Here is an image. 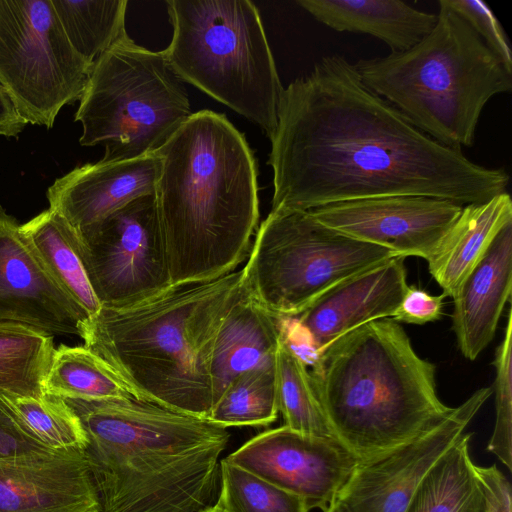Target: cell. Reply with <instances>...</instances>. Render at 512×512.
<instances>
[{
  "label": "cell",
  "instance_id": "cell-24",
  "mask_svg": "<svg viewBox=\"0 0 512 512\" xmlns=\"http://www.w3.org/2000/svg\"><path fill=\"white\" fill-rule=\"evenodd\" d=\"M464 433L425 475L405 512H486L483 488Z\"/></svg>",
  "mask_w": 512,
  "mask_h": 512
},
{
  "label": "cell",
  "instance_id": "cell-15",
  "mask_svg": "<svg viewBox=\"0 0 512 512\" xmlns=\"http://www.w3.org/2000/svg\"><path fill=\"white\" fill-rule=\"evenodd\" d=\"M89 319L49 273L21 224L0 205V321L52 336L82 337Z\"/></svg>",
  "mask_w": 512,
  "mask_h": 512
},
{
  "label": "cell",
  "instance_id": "cell-10",
  "mask_svg": "<svg viewBox=\"0 0 512 512\" xmlns=\"http://www.w3.org/2000/svg\"><path fill=\"white\" fill-rule=\"evenodd\" d=\"M91 69L51 0H0V85L27 123L51 128L63 106L80 100Z\"/></svg>",
  "mask_w": 512,
  "mask_h": 512
},
{
  "label": "cell",
  "instance_id": "cell-2",
  "mask_svg": "<svg viewBox=\"0 0 512 512\" xmlns=\"http://www.w3.org/2000/svg\"><path fill=\"white\" fill-rule=\"evenodd\" d=\"M155 153L154 194L172 287L235 271L259 226L257 167L244 135L224 114L200 110Z\"/></svg>",
  "mask_w": 512,
  "mask_h": 512
},
{
  "label": "cell",
  "instance_id": "cell-39",
  "mask_svg": "<svg viewBox=\"0 0 512 512\" xmlns=\"http://www.w3.org/2000/svg\"><path fill=\"white\" fill-rule=\"evenodd\" d=\"M202 512H226L217 502Z\"/></svg>",
  "mask_w": 512,
  "mask_h": 512
},
{
  "label": "cell",
  "instance_id": "cell-9",
  "mask_svg": "<svg viewBox=\"0 0 512 512\" xmlns=\"http://www.w3.org/2000/svg\"><path fill=\"white\" fill-rule=\"evenodd\" d=\"M395 257L334 230L308 210H271L241 269L247 292L278 317H295L340 282Z\"/></svg>",
  "mask_w": 512,
  "mask_h": 512
},
{
  "label": "cell",
  "instance_id": "cell-1",
  "mask_svg": "<svg viewBox=\"0 0 512 512\" xmlns=\"http://www.w3.org/2000/svg\"><path fill=\"white\" fill-rule=\"evenodd\" d=\"M271 210L426 196L462 205L506 192L509 175L413 126L335 54L284 88L270 138Z\"/></svg>",
  "mask_w": 512,
  "mask_h": 512
},
{
  "label": "cell",
  "instance_id": "cell-18",
  "mask_svg": "<svg viewBox=\"0 0 512 512\" xmlns=\"http://www.w3.org/2000/svg\"><path fill=\"white\" fill-rule=\"evenodd\" d=\"M159 173L155 152L126 160L102 158L56 179L47 191L49 208L80 231L129 202L153 194Z\"/></svg>",
  "mask_w": 512,
  "mask_h": 512
},
{
  "label": "cell",
  "instance_id": "cell-22",
  "mask_svg": "<svg viewBox=\"0 0 512 512\" xmlns=\"http://www.w3.org/2000/svg\"><path fill=\"white\" fill-rule=\"evenodd\" d=\"M512 221L507 192L463 209L434 252L426 259L429 272L445 296L456 290L484 255L497 233Z\"/></svg>",
  "mask_w": 512,
  "mask_h": 512
},
{
  "label": "cell",
  "instance_id": "cell-16",
  "mask_svg": "<svg viewBox=\"0 0 512 512\" xmlns=\"http://www.w3.org/2000/svg\"><path fill=\"white\" fill-rule=\"evenodd\" d=\"M0 512H101L83 449L0 460Z\"/></svg>",
  "mask_w": 512,
  "mask_h": 512
},
{
  "label": "cell",
  "instance_id": "cell-14",
  "mask_svg": "<svg viewBox=\"0 0 512 512\" xmlns=\"http://www.w3.org/2000/svg\"><path fill=\"white\" fill-rule=\"evenodd\" d=\"M462 204L426 196L337 202L308 210L318 221L394 256L427 259L459 217Z\"/></svg>",
  "mask_w": 512,
  "mask_h": 512
},
{
  "label": "cell",
  "instance_id": "cell-23",
  "mask_svg": "<svg viewBox=\"0 0 512 512\" xmlns=\"http://www.w3.org/2000/svg\"><path fill=\"white\" fill-rule=\"evenodd\" d=\"M21 227L56 282L90 318L95 316L101 304L87 277L74 228L50 208Z\"/></svg>",
  "mask_w": 512,
  "mask_h": 512
},
{
  "label": "cell",
  "instance_id": "cell-13",
  "mask_svg": "<svg viewBox=\"0 0 512 512\" xmlns=\"http://www.w3.org/2000/svg\"><path fill=\"white\" fill-rule=\"evenodd\" d=\"M226 459L301 497L309 510L322 511L359 463L338 441L304 435L284 425L254 436Z\"/></svg>",
  "mask_w": 512,
  "mask_h": 512
},
{
  "label": "cell",
  "instance_id": "cell-19",
  "mask_svg": "<svg viewBox=\"0 0 512 512\" xmlns=\"http://www.w3.org/2000/svg\"><path fill=\"white\" fill-rule=\"evenodd\" d=\"M512 289V221L495 236L453 295L452 325L465 358L473 361L493 340Z\"/></svg>",
  "mask_w": 512,
  "mask_h": 512
},
{
  "label": "cell",
  "instance_id": "cell-32",
  "mask_svg": "<svg viewBox=\"0 0 512 512\" xmlns=\"http://www.w3.org/2000/svg\"><path fill=\"white\" fill-rule=\"evenodd\" d=\"M512 314L508 313L504 338L499 345L494 365L496 377L494 429L487 450L512 470Z\"/></svg>",
  "mask_w": 512,
  "mask_h": 512
},
{
  "label": "cell",
  "instance_id": "cell-31",
  "mask_svg": "<svg viewBox=\"0 0 512 512\" xmlns=\"http://www.w3.org/2000/svg\"><path fill=\"white\" fill-rule=\"evenodd\" d=\"M226 512H309L306 502L248 470L221 459L216 501Z\"/></svg>",
  "mask_w": 512,
  "mask_h": 512
},
{
  "label": "cell",
  "instance_id": "cell-11",
  "mask_svg": "<svg viewBox=\"0 0 512 512\" xmlns=\"http://www.w3.org/2000/svg\"><path fill=\"white\" fill-rule=\"evenodd\" d=\"M76 233L101 307L132 306L173 288L154 193Z\"/></svg>",
  "mask_w": 512,
  "mask_h": 512
},
{
  "label": "cell",
  "instance_id": "cell-3",
  "mask_svg": "<svg viewBox=\"0 0 512 512\" xmlns=\"http://www.w3.org/2000/svg\"><path fill=\"white\" fill-rule=\"evenodd\" d=\"M64 400L86 434L101 512H202L216 503L227 428L135 398Z\"/></svg>",
  "mask_w": 512,
  "mask_h": 512
},
{
  "label": "cell",
  "instance_id": "cell-20",
  "mask_svg": "<svg viewBox=\"0 0 512 512\" xmlns=\"http://www.w3.org/2000/svg\"><path fill=\"white\" fill-rule=\"evenodd\" d=\"M282 339V318L250 296L244 287L223 317L212 342L209 373L213 405L244 372L275 362Z\"/></svg>",
  "mask_w": 512,
  "mask_h": 512
},
{
  "label": "cell",
  "instance_id": "cell-37",
  "mask_svg": "<svg viewBox=\"0 0 512 512\" xmlns=\"http://www.w3.org/2000/svg\"><path fill=\"white\" fill-rule=\"evenodd\" d=\"M27 124L0 85V136L15 137Z\"/></svg>",
  "mask_w": 512,
  "mask_h": 512
},
{
  "label": "cell",
  "instance_id": "cell-27",
  "mask_svg": "<svg viewBox=\"0 0 512 512\" xmlns=\"http://www.w3.org/2000/svg\"><path fill=\"white\" fill-rule=\"evenodd\" d=\"M73 49L91 66L122 36L126 0H51Z\"/></svg>",
  "mask_w": 512,
  "mask_h": 512
},
{
  "label": "cell",
  "instance_id": "cell-6",
  "mask_svg": "<svg viewBox=\"0 0 512 512\" xmlns=\"http://www.w3.org/2000/svg\"><path fill=\"white\" fill-rule=\"evenodd\" d=\"M435 26L408 50L360 59L363 83L436 142L472 147L488 101L512 90V72L458 14L438 2Z\"/></svg>",
  "mask_w": 512,
  "mask_h": 512
},
{
  "label": "cell",
  "instance_id": "cell-26",
  "mask_svg": "<svg viewBox=\"0 0 512 512\" xmlns=\"http://www.w3.org/2000/svg\"><path fill=\"white\" fill-rule=\"evenodd\" d=\"M54 350L52 335L28 325L0 321V393L43 395Z\"/></svg>",
  "mask_w": 512,
  "mask_h": 512
},
{
  "label": "cell",
  "instance_id": "cell-28",
  "mask_svg": "<svg viewBox=\"0 0 512 512\" xmlns=\"http://www.w3.org/2000/svg\"><path fill=\"white\" fill-rule=\"evenodd\" d=\"M275 373L278 410L284 426L304 435L338 441L317 397L308 367L283 339L276 353Z\"/></svg>",
  "mask_w": 512,
  "mask_h": 512
},
{
  "label": "cell",
  "instance_id": "cell-25",
  "mask_svg": "<svg viewBox=\"0 0 512 512\" xmlns=\"http://www.w3.org/2000/svg\"><path fill=\"white\" fill-rule=\"evenodd\" d=\"M44 393L86 401L135 398L115 371L85 345L55 348Z\"/></svg>",
  "mask_w": 512,
  "mask_h": 512
},
{
  "label": "cell",
  "instance_id": "cell-30",
  "mask_svg": "<svg viewBox=\"0 0 512 512\" xmlns=\"http://www.w3.org/2000/svg\"><path fill=\"white\" fill-rule=\"evenodd\" d=\"M0 394L21 428L43 446L51 450L85 448L82 424L63 398L46 393L38 397Z\"/></svg>",
  "mask_w": 512,
  "mask_h": 512
},
{
  "label": "cell",
  "instance_id": "cell-4",
  "mask_svg": "<svg viewBox=\"0 0 512 512\" xmlns=\"http://www.w3.org/2000/svg\"><path fill=\"white\" fill-rule=\"evenodd\" d=\"M244 291L242 270L173 287L124 308L101 307L82 339L134 397L207 419L213 405L209 358L215 333Z\"/></svg>",
  "mask_w": 512,
  "mask_h": 512
},
{
  "label": "cell",
  "instance_id": "cell-7",
  "mask_svg": "<svg viewBox=\"0 0 512 512\" xmlns=\"http://www.w3.org/2000/svg\"><path fill=\"white\" fill-rule=\"evenodd\" d=\"M163 50L183 82L258 125L270 139L284 90L256 6L248 0H168Z\"/></svg>",
  "mask_w": 512,
  "mask_h": 512
},
{
  "label": "cell",
  "instance_id": "cell-36",
  "mask_svg": "<svg viewBox=\"0 0 512 512\" xmlns=\"http://www.w3.org/2000/svg\"><path fill=\"white\" fill-rule=\"evenodd\" d=\"M481 482L486 512H512L511 486L506 476L495 466L475 465Z\"/></svg>",
  "mask_w": 512,
  "mask_h": 512
},
{
  "label": "cell",
  "instance_id": "cell-35",
  "mask_svg": "<svg viewBox=\"0 0 512 512\" xmlns=\"http://www.w3.org/2000/svg\"><path fill=\"white\" fill-rule=\"evenodd\" d=\"M444 294L432 296L415 286H408L404 298L393 315L397 322L422 325L442 315Z\"/></svg>",
  "mask_w": 512,
  "mask_h": 512
},
{
  "label": "cell",
  "instance_id": "cell-34",
  "mask_svg": "<svg viewBox=\"0 0 512 512\" xmlns=\"http://www.w3.org/2000/svg\"><path fill=\"white\" fill-rule=\"evenodd\" d=\"M54 451L30 437L15 420L0 394V460Z\"/></svg>",
  "mask_w": 512,
  "mask_h": 512
},
{
  "label": "cell",
  "instance_id": "cell-29",
  "mask_svg": "<svg viewBox=\"0 0 512 512\" xmlns=\"http://www.w3.org/2000/svg\"><path fill=\"white\" fill-rule=\"evenodd\" d=\"M275 362L234 379L212 407L208 420L224 428L268 426L278 417Z\"/></svg>",
  "mask_w": 512,
  "mask_h": 512
},
{
  "label": "cell",
  "instance_id": "cell-33",
  "mask_svg": "<svg viewBox=\"0 0 512 512\" xmlns=\"http://www.w3.org/2000/svg\"><path fill=\"white\" fill-rule=\"evenodd\" d=\"M475 31L488 48L512 72V51L508 38L489 6L479 0H440Z\"/></svg>",
  "mask_w": 512,
  "mask_h": 512
},
{
  "label": "cell",
  "instance_id": "cell-12",
  "mask_svg": "<svg viewBox=\"0 0 512 512\" xmlns=\"http://www.w3.org/2000/svg\"><path fill=\"white\" fill-rule=\"evenodd\" d=\"M492 388H480L437 424L385 456L358 463L336 499L348 512H405L419 484L458 441Z\"/></svg>",
  "mask_w": 512,
  "mask_h": 512
},
{
  "label": "cell",
  "instance_id": "cell-8",
  "mask_svg": "<svg viewBox=\"0 0 512 512\" xmlns=\"http://www.w3.org/2000/svg\"><path fill=\"white\" fill-rule=\"evenodd\" d=\"M192 113L163 51L125 34L93 64L75 121L82 146L105 143L104 159L126 160L155 152Z\"/></svg>",
  "mask_w": 512,
  "mask_h": 512
},
{
  "label": "cell",
  "instance_id": "cell-38",
  "mask_svg": "<svg viewBox=\"0 0 512 512\" xmlns=\"http://www.w3.org/2000/svg\"><path fill=\"white\" fill-rule=\"evenodd\" d=\"M322 512H348L345 506L336 498Z\"/></svg>",
  "mask_w": 512,
  "mask_h": 512
},
{
  "label": "cell",
  "instance_id": "cell-21",
  "mask_svg": "<svg viewBox=\"0 0 512 512\" xmlns=\"http://www.w3.org/2000/svg\"><path fill=\"white\" fill-rule=\"evenodd\" d=\"M316 20L338 32L363 33L386 43L392 52L410 49L427 36L437 14L397 0H298Z\"/></svg>",
  "mask_w": 512,
  "mask_h": 512
},
{
  "label": "cell",
  "instance_id": "cell-5",
  "mask_svg": "<svg viewBox=\"0 0 512 512\" xmlns=\"http://www.w3.org/2000/svg\"><path fill=\"white\" fill-rule=\"evenodd\" d=\"M309 371L337 440L359 463L412 441L451 410L437 395L434 364L392 318L336 339Z\"/></svg>",
  "mask_w": 512,
  "mask_h": 512
},
{
  "label": "cell",
  "instance_id": "cell-17",
  "mask_svg": "<svg viewBox=\"0 0 512 512\" xmlns=\"http://www.w3.org/2000/svg\"><path fill=\"white\" fill-rule=\"evenodd\" d=\"M404 258L392 257L340 282L295 316L321 353L352 330L393 317L408 289Z\"/></svg>",
  "mask_w": 512,
  "mask_h": 512
}]
</instances>
